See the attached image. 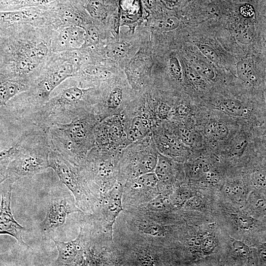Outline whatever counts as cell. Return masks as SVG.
<instances>
[{
    "instance_id": "1",
    "label": "cell",
    "mask_w": 266,
    "mask_h": 266,
    "mask_svg": "<svg viewBox=\"0 0 266 266\" xmlns=\"http://www.w3.org/2000/svg\"><path fill=\"white\" fill-rule=\"evenodd\" d=\"M92 121L90 115L80 114L69 123H56L49 126L45 131L51 149L80 166L91 147Z\"/></svg>"
},
{
    "instance_id": "2",
    "label": "cell",
    "mask_w": 266,
    "mask_h": 266,
    "mask_svg": "<svg viewBox=\"0 0 266 266\" xmlns=\"http://www.w3.org/2000/svg\"><path fill=\"white\" fill-rule=\"evenodd\" d=\"M35 127L25 131L17 142L18 152L6 170V175L12 182L33 176L49 167L51 148L48 136L45 130Z\"/></svg>"
},
{
    "instance_id": "3",
    "label": "cell",
    "mask_w": 266,
    "mask_h": 266,
    "mask_svg": "<svg viewBox=\"0 0 266 266\" xmlns=\"http://www.w3.org/2000/svg\"><path fill=\"white\" fill-rule=\"evenodd\" d=\"M48 162L49 167L54 170L60 181L72 193L78 208L83 213H94L99 208V201L80 166L51 149Z\"/></svg>"
},
{
    "instance_id": "4",
    "label": "cell",
    "mask_w": 266,
    "mask_h": 266,
    "mask_svg": "<svg viewBox=\"0 0 266 266\" xmlns=\"http://www.w3.org/2000/svg\"><path fill=\"white\" fill-rule=\"evenodd\" d=\"M159 180L154 172L145 173L123 186L124 209L141 208L159 194Z\"/></svg>"
},
{
    "instance_id": "5",
    "label": "cell",
    "mask_w": 266,
    "mask_h": 266,
    "mask_svg": "<svg viewBox=\"0 0 266 266\" xmlns=\"http://www.w3.org/2000/svg\"><path fill=\"white\" fill-rule=\"evenodd\" d=\"M74 212L83 213L76 205L73 197L69 194L56 198L50 202L40 229L45 233L53 232L63 226L67 215Z\"/></svg>"
},
{
    "instance_id": "6",
    "label": "cell",
    "mask_w": 266,
    "mask_h": 266,
    "mask_svg": "<svg viewBox=\"0 0 266 266\" xmlns=\"http://www.w3.org/2000/svg\"><path fill=\"white\" fill-rule=\"evenodd\" d=\"M123 185L115 183L100 200L99 207L94 213L111 229L119 214L124 210L122 204Z\"/></svg>"
},
{
    "instance_id": "7",
    "label": "cell",
    "mask_w": 266,
    "mask_h": 266,
    "mask_svg": "<svg viewBox=\"0 0 266 266\" xmlns=\"http://www.w3.org/2000/svg\"><path fill=\"white\" fill-rule=\"evenodd\" d=\"M58 255L54 262L56 266H82L84 253V241L80 231L73 240L64 242L53 239Z\"/></svg>"
},
{
    "instance_id": "8",
    "label": "cell",
    "mask_w": 266,
    "mask_h": 266,
    "mask_svg": "<svg viewBox=\"0 0 266 266\" xmlns=\"http://www.w3.org/2000/svg\"><path fill=\"white\" fill-rule=\"evenodd\" d=\"M11 187L1 195L0 206V234H8L14 237L21 245L27 246L23 239L26 229L14 219L10 208Z\"/></svg>"
},
{
    "instance_id": "9",
    "label": "cell",
    "mask_w": 266,
    "mask_h": 266,
    "mask_svg": "<svg viewBox=\"0 0 266 266\" xmlns=\"http://www.w3.org/2000/svg\"><path fill=\"white\" fill-rule=\"evenodd\" d=\"M48 48L43 43L35 45L26 52L25 56L16 64L18 71L22 75L31 73L47 54Z\"/></svg>"
},
{
    "instance_id": "10",
    "label": "cell",
    "mask_w": 266,
    "mask_h": 266,
    "mask_svg": "<svg viewBox=\"0 0 266 266\" xmlns=\"http://www.w3.org/2000/svg\"><path fill=\"white\" fill-rule=\"evenodd\" d=\"M28 88L24 80L7 79L0 75V107L6 105L12 98Z\"/></svg>"
},
{
    "instance_id": "11",
    "label": "cell",
    "mask_w": 266,
    "mask_h": 266,
    "mask_svg": "<svg viewBox=\"0 0 266 266\" xmlns=\"http://www.w3.org/2000/svg\"><path fill=\"white\" fill-rule=\"evenodd\" d=\"M86 31L81 27L70 26L63 29L59 35L60 43L66 47L78 48L85 43Z\"/></svg>"
},
{
    "instance_id": "12",
    "label": "cell",
    "mask_w": 266,
    "mask_h": 266,
    "mask_svg": "<svg viewBox=\"0 0 266 266\" xmlns=\"http://www.w3.org/2000/svg\"><path fill=\"white\" fill-rule=\"evenodd\" d=\"M159 182L169 183L173 178L174 166L172 161L167 157L159 155L154 170Z\"/></svg>"
},
{
    "instance_id": "13",
    "label": "cell",
    "mask_w": 266,
    "mask_h": 266,
    "mask_svg": "<svg viewBox=\"0 0 266 266\" xmlns=\"http://www.w3.org/2000/svg\"><path fill=\"white\" fill-rule=\"evenodd\" d=\"M237 74L240 80L246 83H253L257 79L255 68L252 61L241 60L237 63Z\"/></svg>"
},
{
    "instance_id": "14",
    "label": "cell",
    "mask_w": 266,
    "mask_h": 266,
    "mask_svg": "<svg viewBox=\"0 0 266 266\" xmlns=\"http://www.w3.org/2000/svg\"><path fill=\"white\" fill-rule=\"evenodd\" d=\"M157 161L158 157L152 154H147L141 157L135 166V178L142 174L153 172Z\"/></svg>"
},
{
    "instance_id": "15",
    "label": "cell",
    "mask_w": 266,
    "mask_h": 266,
    "mask_svg": "<svg viewBox=\"0 0 266 266\" xmlns=\"http://www.w3.org/2000/svg\"><path fill=\"white\" fill-rule=\"evenodd\" d=\"M35 13L31 10L0 13V24L10 25L33 18Z\"/></svg>"
},
{
    "instance_id": "16",
    "label": "cell",
    "mask_w": 266,
    "mask_h": 266,
    "mask_svg": "<svg viewBox=\"0 0 266 266\" xmlns=\"http://www.w3.org/2000/svg\"><path fill=\"white\" fill-rule=\"evenodd\" d=\"M224 192L229 198L236 202L244 201L246 196V188L240 182L228 183L225 186Z\"/></svg>"
},
{
    "instance_id": "17",
    "label": "cell",
    "mask_w": 266,
    "mask_h": 266,
    "mask_svg": "<svg viewBox=\"0 0 266 266\" xmlns=\"http://www.w3.org/2000/svg\"><path fill=\"white\" fill-rule=\"evenodd\" d=\"M220 108L229 115L238 116H241L244 112V107L239 101L232 99H224L219 104Z\"/></svg>"
},
{
    "instance_id": "18",
    "label": "cell",
    "mask_w": 266,
    "mask_h": 266,
    "mask_svg": "<svg viewBox=\"0 0 266 266\" xmlns=\"http://www.w3.org/2000/svg\"><path fill=\"white\" fill-rule=\"evenodd\" d=\"M207 135L215 139L221 140L226 138L229 133L227 126L218 121L209 123L205 128Z\"/></svg>"
},
{
    "instance_id": "19",
    "label": "cell",
    "mask_w": 266,
    "mask_h": 266,
    "mask_svg": "<svg viewBox=\"0 0 266 266\" xmlns=\"http://www.w3.org/2000/svg\"><path fill=\"white\" fill-rule=\"evenodd\" d=\"M18 151V145L16 142L9 148L0 151V175L4 174V172Z\"/></svg>"
},
{
    "instance_id": "20",
    "label": "cell",
    "mask_w": 266,
    "mask_h": 266,
    "mask_svg": "<svg viewBox=\"0 0 266 266\" xmlns=\"http://www.w3.org/2000/svg\"><path fill=\"white\" fill-rule=\"evenodd\" d=\"M191 66L202 78L207 80H213L214 78V70L206 62L200 59L194 60Z\"/></svg>"
},
{
    "instance_id": "21",
    "label": "cell",
    "mask_w": 266,
    "mask_h": 266,
    "mask_svg": "<svg viewBox=\"0 0 266 266\" xmlns=\"http://www.w3.org/2000/svg\"><path fill=\"white\" fill-rule=\"evenodd\" d=\"M191 196V193L186 189L178 188L172 192L169 199L174 205L181 206L184 205Z\"/></svg>"
},
{
    "instance_id": "22",
    "label": "cell",
    "mask_w": 266,
    "mask_h": 266,
    "mask_svg": "<svg viewBox=\"0 0 266 266\" xmlns=\"http://www.w3.org/2000/svg\"><path fill=\"white\" fill-rule=\"evenodd\" d=\"M234 224L238 228L248 230L252 229L256 224V221L252 217L242 214L233 215Z\"/></svg>"
},
{
    "instance_id": "23",
    "label": "cell",
    "mask_w": 266,
    "mask_h": 266,
    "mask_svg": "<svg viewBox=\"0 0 266 266\" xmlns=\"http://www.w3.org/2000/svg\"><path fill=\"white\" fill-rule=\"evenodd\" d=\"M130 46L128 43L124 41L114 43L108 49V55L111 58L120 59L127 53Z\"/></svg>"
},
{
    "instance_id": "24",
    "label": "cell",
    "mask_w": 266,
    "mask_h": 266,
    "mask_svg": "<svg viewBox=\"0 0 266 266\" xmlns=\"http://www.w3.org/2000/svg\"><path fill=\"white\" fill-rule=\"evenodd\" d=\"M179 24V21L176 18L168 17L158 21L156 26L161 31H169L176 29Z\"/></svg>"
},
{
    "instance_id": "25",
    "label": "cell",
    "mask_w": 266,
    "mask_h": 266,
    "mask_svg": "<svg viewBox=\"0 0 266 266\" xmlns=\"http://www.w3.org/2000/svg\"><path fill=\"white\" fill-rule=\"evenodd\" d=\"M185 72L188 80L193 85L201 87L204 84L203 78L191 65H186Z\"/></svg>"
},
{
    "instance_id": "26",
    "label": "cell",
    "mask_w": 266,
    "mask_h": 266,
    "mask_svg": "<svg viewBox=\"0 0 266 266\" xmlns=\"http://www.w3.org/2000/svg\"><path fill=\"white\" fill-rule=\"evenodd\" d=\"M169 71L171 75L176 80H180L182 78V69L178 59L171 57L169 61Z\"/></svg>"
},
{
    "instance_id": "27",
    "label": "cell",
    "mask_w": 266,
    "mask_h": 266,
    "mask_svg": "<svg viewBox=\"0 0 266 266\" xmlns=\"http://www.w3.org/2000/svg\"><path fill=\"white\" fill-rule=\"evenodd\" d=\"M233 247L235 253L241 258H248L250 255L251 251L249 247L241 241L233 240Z\"/></svg>"
},
{
    "instance_id": "28",
    "label": "cell",
    "mask_w": 266,
    "mask_h": 266,
    "mask_svg": "<svg viewBox=\"0 0 266 266\" xmlns=\"http://www.w3.org/2000/svg\"><path fill=\"white\" fill-rule=\"evenodd\" d=\"M86 8L89 14L93 17L99 18L102 15L103 6L99 0L90 1L87 4Z\"/></svg>"
},
{
    "instance_id": "29",
    "label": "cell",
    "mask_w": 266,
    "mask_h": 266,
    "mask_svg": "<svg viewBox=\"0 0 266 266\" xmlns=\"http://www.w3.org/2000/svg\"><path fill=\"white\" fill-rule=\"evenodd\" d=\"M122 100V90L119 88H114L110 93L107 104L109 108H116L120 105Z\"/></svg>"
},
{
    "instance_id": "30",
    "label": "cell",
    "mask_w": 266,
    "mask_h": 266,
    "mask_svg": "<svg viewBox=\"0 0 266 266\" xmlns=\"http://www.w3.org/2000/svg\"><path fill=\"white\" fill-rule=\"evenodd\" d=\"M200 51L208 59L213 62L218 61V56L215 50L210 46L205 44H199Z\"/></svg>"
},
{
    "instance_id": "31",
    "label": "cell",
    "mask_w": 266,
    "mask_h": 266,
    "mask_svg": "<svg viewBox=\"0 0 266 266\" xmlns=\"http://www.w3.org/2000/svg\"><path fill=\"white\" fill-rule=\"evenodd\" d=\"M216 246V242L212 236H208L202 240L201 243V249L205 254L211 253Z\"/></svg>"
},
{
    "instance_id": "32",
    "label": "cell",
    "mask_w": 266,
    "mask_h": 266,
    "mask_svg": "<svg viewBox=\"0 0 266 266\" xmlns=\"http://www.w3.org/2000/svg\"><path fill=\"white\" fill-rule=\"evenodd\" d=\"M238 39L243 43H248L252 39L253 32L249 27L242 28L238 34Z\"/></svg>"
},
{
    "instance_id": "33",
    "label": "cell",
    "mask_w": 266,
    "mask_h": 266,
    "mask_svg": "<svg viewBox=\"0 0 266 266\" xmlns=\"http://www.w3.org/2000/svg\"><path fill=\"white\" fill-rule=\"evenodd\" d=\"M98 41L99 35L95 30L91 29L86 31V37L84 44L87 45L95 44Z\"/></svg>"
},
{
    "instance_id": "34",
    "label": "cell",
    "mask_w": 266,
    "mask_h": 266,
    "mask_svg": "<svg viewBox=\"0 0 266 266\" xmlns=\"http://www.w3.org/2000/svg\"><path fill=\"white\" fill-rule=\"evenodd\" d=\"M202 204L201 199L198 196H191L184 204L185 207L190 209H197Z\"/></svg>"
},
{
    "instance_id": "35",
    "label": "cell",
    "mask_w": 266,
    "mask_h": 266,
    "mask_svg": "<svg viewBox=\"0 0 266 266\" xmlns=\"http://www.w3.org/2000/svg\"><path fill=\"white\" fill-rule=\"evenodd\" d=\"M170 107L166 103L162 102L158 108V115L162 119H166L170 111Z\"/></svg>"
},
{
    "instance_id": "36",
    "label": "cell",
    "mask_w": 266,
    "mask_h": 266,
    "mask_svg": "<svg viewBox=\"0 0 266 266\" xmlns=\"http://www.w3.org/2000/svg\"><path fill=\"white\" fill-rule=\"evenodd\" d=\"M240 12L243 16L246 18H249L253 16L254 10L251 5L245 4L240 7Z\"/></svg>"
},
{
    "instance_id": "37",
    "label": "cell",
    "mask_w": 266,
    "mask_h": 266,
    "mask_svg": "<svg viewBox=\"0 0 266 266\" xmlns=\"http://www.w3.org/2000/svg\"><path fill=\"white\" fill-rule=\"evenodd\" d=\"M254 183L256 186H264L265 185V174L261 172H256L253 176Z\"/></svg>"
},
{
    "instance_id": "38",
    "label": "cell",
    "mask_w": 266,
    "mask_h": 266,
    "mask_svg": "<svg viewBox=\"0 0 266 266\" xmlns=\"http://www.w3.org/2000/svg\"><path fill=\"white\" fill-rule=\"evenodd\" d=\"M180 136L181 139L187 144H190L192 142V134L189 130L185 129L181 130L180 131Z\"/></svg>"
},
{
    "instance_id": "39",
    "label": "cell",
    "mask_w": 266,
    "mask_h": 266,
    "mask_svg": "<svg viewBox=\"0 0 266 266\" xmlns=\"http://www.w3.org/2000/svg\"><path fill=\"white\" fill-rule=\"evenodd\" d=\"M55 0H31V1L34 4H43L53 1Z\"/></svg>"
},
{
    "instance_id": "40",
    "label": "cell",
    "mask_w": 266,
    "mask_h": 266,
    "mask_svg": "<svg viewBox=\"0 0 266 266\" xmlns=\"http://www.w3.org/2000/svg\"><path fill=\"white\" fill-rule=\"evenodd\" d=\"M146 5L149 8H152L156 2V0H144Z\"/></svg>"
},
{
    "instance_id": "41",
    "label": "cell",
    "mask_w": 266,
    "mask_h": 266,
    "mask_svg": "<svg viewBox=\"0 0 266 266\" xmlns=\"http://www.w3.org/2000/svg\"></svg>"
}]
</instances>
